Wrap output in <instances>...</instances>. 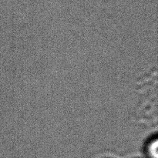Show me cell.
Wrapping results in <instances>:
<instances>
[{
    "label": "cell",
    "mask_w": 158,
    "mask_h": 158,
    "mask_svg": "<svg viewBox=\"0 0 158 158\" xmlns=\"http://www.w3.org/2000/svg\"><path fill=\"white\" fill-rule=\"evenodd\" d=\"M157 148L158 143L157 137L150 140L145 146L144 154L146 158H158Z\"/></svg>",
    "instance_id": "cell-1"
}]
</instances>
